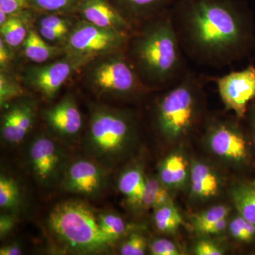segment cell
<instances>
[{
  "label": "cell",
  "mask_w": 255,
  "mask_h": 255,
  "mask_svg": "<svg viewBox=\"0 0 255 255\" xmlns=\"http://www.w3.org/2000/svg\"><path fill=\"white\" fill-rule=\"evenodd\" d=\"M181 23L191 52L209 61L232 60L244 38L239 15L231 6L216 0H197Z\"/></svg>",
  "instance_id": "cell-1"
},
{
  "label": "cell",
  "mask_w": 255,
  "mask_h": 255,
  "mask_svg": "<svg viewBox=\"0 0 255 255\" xmlns=\"http://www.w3.org/2000/svg\"><path fill=\"white\" fill-rule=\"evenodd\" d=\"M48 227L60 244L82 254L105 253L114 243L101 231L91 208L81 201L55 206L48 217Z\"/></svg>",
  "instance_id": "cell-2"
},
{
  "label": "cell",
  "mask_w": 255,
  "mask_h": 255,
  "mask_svg": "<svg viewBox=\"0 0 255 255\" xmlns=\"http://www.w3.org/2000/svg\"><path fill=\"white\" fill-rule=\"evenodd\" d=\"M135 52L139 65L149 78L160 82L171 78L180 64L174 25L169 20L155 23L137 40Z\"/></svg>",
  "instance_id": "cell-3"
},
{
  "label": "cell",
  "mask_w": 255,
  "mask_h": 255,
  "mask_svg": "<svg viewBox=\"0 0 255 255\" xmlns=\"http://www.w3.org/2000/svg\"><path fill=\"white\" fill-rule=\"evenodd\" d=\"M131 135L128 121L122 114L98 109L92 114L85 148L92 159L111 166L127 149Z\"/></svg>",
  "instance_id": "cell-4"
},
{
  "label": "cell",
  "mask_w": 255,
  "mask_h": 255,
  "mask_svg": "<svg viewBox=\"0 0 255 255\" xmlns=\"http://www.w3.org/2000/svg\"><path fill=\"white\" fill-rule=\"evenodd\" d=\"M196 82L192 78L185 79L162 99L158 123L167 136H180L192 124L196 112Z\"/></svg>",
  "instance_id": "cell-5"
},
{
  "label": "cell",
  "mask_w": 255,
  "mask_h": 255,
  "mask_svg": "<svg viewBox=\"0 0 255 255\" xmlns=\"http://www.w3.org/2000/svg\"><path fill=\"white\" fill-rule=\"evenodd\" d=\"M65 158L59 144L45 135L35 138L28 149V161L33 175L46 187L58 182L63 172Z\"/></svg>",
  "instance_id": "cell-6"
},
{
  "label": "cell",
  "mask_w": 255,
  "mask_h": 255,
  "mask_svg": "<svg viewBox=\"0 0 255 255\" xmlns=\"http://www.w3.org/2000/svg\"><path fill=\"white\" fill-rule=\"evenodd\" d=\"M103 167L94 159H76L69 164L65 172L64 189L87 196L98 195L107 184V175Z\"/></svg>",
  "instance_id": "cell-7"
},
{
  "label": "cell",
  "mask_w": 255,
  "mask_h": 255,
  "mask_svg": "<svg viewBox=\"0 0 255 255\" xmlns=\"http://www.w3.org/2000/svg\"><path fill=\"white\" fill-rule=\"evenodd\" d=\"M220 96L225 105L238 117H243L248 103L255 97V68L228 74L217 80Z\"/></svg>",
  "instance_id": "cell-8"
},
{
  "label": "cell",
  "mask_w": 255,
  "mask_h": 255,
  "mask_svg": "<svg viewBox=\"0 0 255 255\" xmlns=\"http://www.w3.org/2000/svg\"><path fill=\"white\" fill-rule=\"evenodd\" d=\"M92 81L100 92L114 95L130 93L137 85L131 68L119 58H112L97 65L92 72Z\"/></svg>",
  "instance_id": "cell-9"
},
{
  "label": "cell",
  "mask_w": 255,
  "mask_h": 255,
  "mask_svg": "<svg viewBox=\"0 0 255 255\" xmlns=\"http://www.w3.org/2000/svg\"><path fill=\"white\" fill-rule=\"evenodd\" d=\"M124 38L120 30L102 28L90 23L82 25L73 32L69 38V46L77 53H100L117 48Z\"/></svg>",
  "instance_id": "cell-10"
},
{
  "label": "cell",
  "mask_w": 255,
  "mask_h": 255,
  "mask_svg": "<svg viewBox=\"0 0 255 255\" xmlns=\"http://www.w3.org/2000/svg\"><path fill=\"white\" fill-rule=\"evenodd\" d=\"M34 118V107L31 104L25 102L13 106L3 117L1 138L8 145H18L28 135Z\"/></svg>",
  "instance_id": "cell-11"
},
{
  "label": "cell",
  "mask_w": 255,
  "mask_h": 255,
  "mask_svg": "<svg viewBox=\"0 0 255 255\" xmlns=\"http://www.w3.org/2000/svg\"><path fill=\"white\" fill-rule=\"evenodd\" d=\"M47 123L53 131L64 137H72L80 132L82 117L73 99H64L46 113Z\"/></svg>",
  "instance_id": "cell-12"
},
{
  "label": "cell",
  "mask_w": 255,
  "mask_h": 255,
  "mask_svg": "<svg viewBox=\"0 0 255 255\" xmlns=\"http://www.w3.org/2000/svg\"><path fill=\"white\" fill-rule=\"evenodd\" d=\"M209 142L213 152L220 157L235 161L246 158V140L232 127L226 125L215 127L210 135Z\"/></svg>",
  "instance_id": "cell-13"
},
{
  "label": "cell",
  "mask_w": 255,
  "mask_h": 255,
  "mask_svg": "<svg viewBox=\"0 0 255 255\" xmlns=\"http://www.w3.org/2000/svg\"><path fill=\"white\" fill-rule=\"evenodd\" d=\"M72 72V66L66 61L34 69L30 75L33 86L47 97H53L66 81Z\"/></svg>",
  "instance_id": "cell-14"
},
{
  "label": "cell",
  "mask_w": 255,
  "mask_h": 255,
  "mask_svg": "<svg viewBox=\"0 0 255 255\" xmlns=\"http://www.w3.org/2000/svg\"><path fill=\"white\" fill-rule=\"evenodd\" d=\"M82 12L89 22L100 27L121 30L128 25L126 20L104 0H85Z\"/></svg>",
  "instance_id": "cell-15"
},
{
  "label": "cell",
  "mask_w": 255,
  "mask_h": 255,
  "mask_svg": "<svg viewBox=\"0 0 255 255\" xmlns=\"http://www.w3.org/2000/svg\"><path fill=\"white\" fill-rule=\"evenodd\" d=\"M219 189L218 177L209 167L195 162L191 168V191L200 199H209L216 195Z\"/></svg>",
  "instance_id": "cell-16"
},
{
  "label": "cell",
  "mask_w": 255,
  "mask_h": 255,
  "mask_svg": "<svg viewBox=\"0 0 255 255\" xmlns=\"http://www.w3.org/2000/svg\"><path fill=\"white\" fill-rule=\"evenodd\" d=\"M145 186V179L139 167L127 169L119 177V190L132 206H142Z\"/></svg>",
  "instance_id": "cell-17"
},
{
  "label": "cell",
  "mask_w": 255,
  "mask_h": 255,
  "mask_svg": "<svg viewBox=\"0 0 255 255\" xmlns=\"http://www.w3.org/2000/svg\"><path fill=\"white\" fill-rule=\"evenodd\" d=\"M185 159L179 154H172L162 161L159 167V179L167 188L180 187L187 174Z\"/></svg>",
  "instance_id": "cell-18"
},
{
  "label": "cell",
  "mask_w": 255,
  "mask_h": 255,
  "mask_svg": "<svg viewBox=\"0 0 255 255\" xmlns=\"http://www.w3.org/2000/svg\"><path fill=\"white\" fill-rule=\"evenodd\" d=\"M172 204H174L173 201L167 190V187L159 179L146 178L142 206L146 209L155 210L161 206Z\"/></svg>",
  "instance_id": "cell-19"
},
{
  "label": "cell",
  "mask_w": 255,
  "mask_h": 255,
  "mask_svg": "<svg viewBox=\"0 0 255 255\" xmlns=\"http://www.w3.org/2000/svg\"><path fill=\"white\" fill-rule=\"evenodd\" d=\"M24 53L32 61L43 63L54 55L56 50L43 41L36 32L30 31L24 40Z\"/></svg>",
  "instance_id": "cell-20"
},
{
  "label": "cell",
  "mask_w": 255,
  "mask_h": 255,
  "mask_svg": "<svg viewBox=\"0 0 255 255\" xmlns=\"http://www.w3.org/2000/svg\"><path fill=\"white\" fill-rule=\"evenodd\" d=\"M233 199L239 215L255 226V187H240L233 191Z\"/></svg>",
  "instance_id": "cell-21"
},
{
  "label": "cell",
  "mask_w": 255,
  "mask_h": 255,
  "mask_svg": "<svg viewBox=\"0 0 255 255\" xmlns=\"http://www.w3.org/2000/svg\"><path fill=\"white\" fill-rule=\"evenodd\" d=\"M154 222L161 233H171L177 231L182 219L174 204H167L154 210Z\"/></svg>",
  "instance_id": "cell-22"
},
{
  "label": "cell",
  "mask_w": 255,
  "mask_h": 255,
  "mask_svg": "<svg viewBox=\"0 0 255 255\" xmlns=\"http://www.w3.org/2000/svg\"><path fill=\"white\" fill-rule=\"evenodd\" d=\"M21 201L18 184L12 178L1 174L0 177V207L6 211H14Z\"/></svg>",
  "instance_id": "cell-23"
},
{
  "label": "cell",
  "mask_w": 255,
  "mask_h": 255,
  "mask_svg": "<svg viewBox=\"0 0 255 255\" xmlns=\"http://www.w3.org/2000/svg\"><path fill=\"white\" fill-rule=\"evenodd\" d=\"M97 221L102 232L114 243L118 241L127 231L124 220L116 214L111 213L101 214L97 218Z\"/></svg>",
  "instance_id": "cell-24"
},
{
  "label": "cell",
  "mask_w": 255,
  "mask_h": 255,
  "mask_svg": "<svg viewBox=\"0 0 255 255\" xmlns=\"http://www.w3.org/2000/svg\"><path fill=\"white\" fill-rule=\"evenodd\" d=\"M1 34L3 40L12 47L21 44L27 36L22 21L17 17L8 18L4 24L1 25Z\"/></svg>",
  "instance_id": "cell-25"
},
{
  "label": "cell",
  "mask_w": 255,
  "mask_h": 255,
  "mask_svg": "<svg viewBox=\"0 0 255 255\" xmlns=\"http://www.w3.org/2000/svg\"><path fill=\"white\" fill-rule=\"evenodd\" d=\"M230 210L227 206L219 205L211 208L193 219V224L197 232L204 233L206 229L218 221L227 219Z\"/></svg>",
  "instance_id": "cell-26"
},
{
  "label": "cell",
  "mask_w": 255,
  "mask_h": 255,
  "mask_svg": "<svg viewBox=\"0 0 255 255\" xmlns=\"http://www.w3.org/2000/svg\"><path fill=\"white\" fill-rule=\"evenodd\" d=\"M230 232L238 241L250 242L255 237V226L239 215L231 221Z\"/></svg>",
  "instance_id": "cell-27"
},
{
  "label": "cell",
  "mask_w": 255,
  "mask_h": 255,
  "mask_svg": "<svg viewBox=\"0 0 255 255\" xmlns=\"http://www.w3.org/2000/svg\"><path fill=\"white\" fill-rule=\"evenodd\" d=\"M23 90L21 87L6 76L4 73L0 75V104L4 106L8 102L22 95Z\"/></svg>",
  "instance_id": "cell-28"
},
{
  "label": "cell",
  "mask_w": 255,
  "mask_h": 255,
  "mask_svg": "<svg viewBox=\"0 0 255 255\" xmlns=\"http://www.w3.org/2000/svg\"><path fill=\"white\" fill-rule=\"evenodd\" d=\"M146 248L145 238L139 233H133L121 246L120 253L123 255H142L145 254Z\"/></svg>",
  "instance_id": "cell-29"
},
{
  "label": "cell",
  "mask_w": 255,
  "mask_h": 255,
  "mask_svg": "<svg viewBox=\"0 0 255 255\" xmlns=\"http://www.w3.org/2000/svg\"><path fill=\"white\" fill-rule=\"evenodd\" d=\"M151 254L153 255H180V251L170 241L164 238L154 240L150 246Z\"/></svg>",
  "instance_id": "cell-30"
},
{
  "label": "cell",
  "mask_w": 255,
  "mask_h": 255,
  "mask_svg": "<svg viewBox=\"0 0 255 255\" xmlns=\"http://www.w3.org/2000/svg\"><path fill=\"white\" fill-rule=\"evenodd\" d=\"M41 26H46L63 33L64 35L68 31V23L63 18L56 16H48L41 20Z\"/></svg>",
  "instance_id": "cell-31"
},
{
  "label": "cell",
  "mask_w": 255,
  "mask_h": 255,
  "mask_svg": "<svg viewBox=\"0 0 255 255\" xmlns=\"http://www.w3.org/2000/svg\"><path fill=\"white\" fill-rule=\"evenodd\" d=\"M194 253L197 255H222L223 252L214 243L201 241L196 244Z\"/></svg>",
  "instance_id": "cell-32"
},
{
  "label": "cell",
  "mask_w": 255,
  "mask_h": 255,
  "mask_svg": "<svg viewBox=\"0 0 255 255\" xmlns=\"http://www.w3.org/2000/svg\"><path fill=\"white\" fill-rule=\"evenodd\" d=\"M26 0H0V11L6 14H14L25 7Z\"/></svg>",
  "instance_id": "cell-33"
},
{
  "label": "cell",
  "mask_w": 255,
  "mask_h": 255,
  "mask_svg": "<svg viewBox=\"0 0 255 255\" xmlns=\"http://www.w3.org/2000/svg\"><path fill=\"white\" fill-rule=\"evenodd\" d=\"M16 223L14 216L11 214H1L0 217V236L6 237L14 228Z\"/></svg>",
  "instance_id": "cell-34"
},
{
  "label": "cell",
  "mask_w": 255,
  "mask_h": 255,
  "mask_svg": "<svg viewBox=\"0 0 255 255\" xmlns=\"http://www.w3.org/2000/svg\"><path fill=\"white\" fill-rule=\"evenodd\" d=\"M42 9L55 11L65 7L71 0H35Z\"/></svg>",
  "instance_id": "cell-35"
},
{
  "label": "cell",
  "mask_w": 255,
  "mask_h": 255,
  "mask_svg": "<svg viewBox=\"0 0 255 255\" xmlns=\"http://www.w3.org/2000/svg\"><path fill=\"white\" fill-rule=\"evenodd\" d=\"M11 58V51L9 48V45L2 40L0 39V65L4 67L9 63Z\"/></svg>",
  "instance_id": "cell-36"
},
{
  "label": "cell",
  "mask_w": 255,
  "mask_h": 255,
  "mask_svg": "<svg viewBox=\"0 0 255 255\" xmlns=\"http://www.w3.org/2000/svg\"><path fill=\"white\" fill-rule=\"evenodd\" d=\"M40 33H41V36L43 38L49 40V41H55V40L60 39L64 36L63 33L53 29V28L46 27V26H41Z\"/></svg>",
  "instance_id": "cell-37"
},
{
  "label": "cell",
  "mask_w": 255,
  "mask_h": 255,
  "mask_svg": "<svg viewBox=\"0 0 255 255\" xmlns=\"http://www.w3.org/2000/svg\"><path fill=\"white\" fill-rule=\"evenodd\" d=\"M227 226V219H223L210 226L205 230L203 234L216 235L222 233Z\"/></svg>",
  "instance_id": "cell-38"
},
{
  "label": "cell",
  "mask_w": 255,
  "mask_h": 255,
  "mask_svg": "<svg viewBox=\"0 0 255 255\" xmlns=\"http://www.w3.org/2000/svg\"><path fill=\"white\" fill-rule=\"evenodd\" d=\"M23 252L21 247L16 244H9L3 246L0 249L1 255H22Z\"/></svg>",
  "instance_id": "cell-39"
},
{
  "label": "cell",
  "mask_w": 255,
  "mask_h": 255,
  "mask_svg": "<svg viewBox=\"0 0 255 255\" xmlns=\"http://www.w3.org/2000/svg\"><path fill=\"white\" fill-rule=\"evenodd\" d=\"M126 1L134 5V6H138V7H144V6L153 4L157 0H126Z\"/></svg>",
  "instance_id": "cell-40"
},
{
  "label": "cell",
  "mask_w": 255,
  "mask_h": 255,
  "mask_svg": "<svg viewBox=\"0 0 255 255\" xmlns=\"http://www.w3.org/2000/svg\"><path fill=\"white\" fill-rule=\"evenodd\" d=\"M6 15L8 14H6L4 11H0V24H4L7 21L8 18H6Z\"/></svg>",
  "instance_id": "cell-41"
},
{
  "label": "cell",
  "mask_w": 255,
  "mask_h": 255,
  "mask_svg": "<svg viewBox=\"0 0 255 255\" xmlns=\"http://www.w3.org/2000/svg\"><path fill=\"white\" fill-rule=\"evenodd\" d=\"M253 186H254V187H255V182H254V183H253Z\"/></svg>",
  "instance_id": "cell-42"
}]
</instances>
